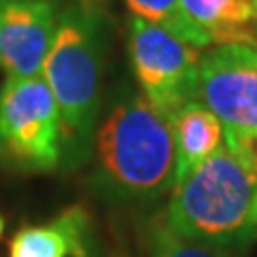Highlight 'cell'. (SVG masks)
Masks as SVG:
<instances>
[{"mask_svg":"<svg viewBox=\"0 0 257 257\" xmlns=\"http://www.w3.org/2000/svg\"><path fill=\"white\" fill-rule=\"evenodd\" d=\"M253 148L227 144L195 165L172 189L165 225L219 248H242L257 238Z\"/></svg>","mask_w":257,"mask_h":257,"instance_id":"cell-1","label":"cell"},{"mask_svg":"<svg viewBox=\"0 0 257 257\" xmlns=\"http://www.w3.org/2000/svg\"><path fill=\"white\" fill-rule=\"evenodd\" d=\"M60 159V109L43 75L7 77L0 88V165L52 172Z\"/></svg>","mask_w":257,"mask_h":257,"instance_id":"cell-4","label":"cell"},{"mask_svg":"<svg viewBox=\"0 0 257 257\" xmlns=\"http://www.w3.org/2000/svg\"><path fill=\"white\" fill-rule=\"evenodd\" d=\"M152 257H234L229 248L210 246L184 238L167 225H159L152 234Z\"/></svg>","mask_w":257,"mask_h":257,"instance_id":"cell-12","label":"cell"},{"mask_svg":"<svg viewBox=\"0 0 257 257\" xmlns=\"http://www.w3.org/2000/svg\"><path fill=\"white\" fill-rule=\"evenodd\" d=\"M88 227V214L73 206L47 225L22 227L9 242V257H69L90 242Z\"/></svg>","mask_w":257,"mask_h":257,"instance_id":"cell-9","label":"cell"},{"mask_svg":"<svg viewBox=\"0 0 257 257\" xmlns=\"http://www.w3.org/2000/svg\"><path fill=\"white\" fill-rule=\"evenodd\" d=\"M126 47L142 94L165 118L199 101V47L140 18L128 20Z\"/></svg>","mask_w":257,"mask_h":257,"instance_id":"cell-5","label":"cell"},{"mask_svg":"<svg viewBox=\"0 0 257 257\" xmlns=\"http://www.w3.org/2000/svg\"><path fill=\"white\" fill-rule=\"evenodd\" d=\"M3 231H5V219H3V214H0V236H3Z\"/></svg>","mask_w":257,"mask_h":257,"instance_id":"cell-16","label":"cell"},{"mask_svg":"<svg viewBox=\"0 0 257 257\" xmlns=\"http://www.w3.org/2000/svg\"><path fill=\"white\" fill-rule=\"evenodd\" d=\"M126 7L133 13V18L155 24L199 50L210 45V41L184 15L180 0H126Z\"/></svg>","mask_w":257,"mask_h":257,"instance_id":"cell-11","label":"cell"},{"mask_svg":"<svg viewBox=\"0 0 257 257\" xmlns=\"http://www.w3.org/2000/svg\"><path fill=\"white\" fill-rule=\"evenodd\" d=\"M189 22L210 45H257V13L253 0H180Z\"/></svg>","mask_w":257,"mask_h":257,"instance_id":"cell-8","label":"cell"},{"mask_svg":"<svg viewBox=\"0 0 257 257\" xmlns=\"http://www.w3.org/2000/svg\"><path fill=\"white\" fill-rule=\"evenodd\" d=\"M56 24L54 0H0V69L7 77L41 75Z\"/></svg>","mask_w":257,"mask_h":257,"instance_id":"cell-7","label":"cell"},{"mask_svg":"<svg viewBox=\"0 0 257 257\" xmlns=\"http://www.w3.org/2000/svg\"><path fill=\"white\" fill-rule=\"evenodd\" d=\"M176 144V182L225 144L221 120L202 101H191L172 116Z\"/></svg>","mask_w":257,"mask_h":257,"instance_id":"cell-10","label":"cell"},{"mask_svg":"<svg viewBox=\"0 0 257 257\" xmlns=\"http://www.w3.org/2000/svg\"><path fill=\"white\" fill-rule=\"evenodd\" d=\"M253 174H255V180H257V142L253 144Z\"/></svg>","mask_w":257,"mask_h":257,"instance_id":"cell-15","label":"cell"},{"mask_svg":"<svg viewBox=\"0 0 257 257\" xmlns=\"http://www.w3.org/2000/svg\"><path fill=\"white\" fill-rule=\"evenodd\" d=\"M103 20L96 9L69 7L58 15L41 75L60 109L62 155L77 161L94 142L103 79Z\"/></svg>","mask_w":257,"mask_h":257,"instance_id":"cell-3","label":"cell"},{"mask_svg":"<svg viewBox=\"0 0 257 257\" xmlns=\"http://www.w3.org/2000/svg\"><path fill=\"white\" fill-rule=\"evenodd\" d=\"M69 257H103V255H101V253H96L94 248H92V244L88 242V244H84L82 248H77L75 253H71Z\"/></svg>","mask_w":257,"mask_h":257,"instance_id":"cell-13","label":"cell"},{"mask_svg":"<svg viewBox=\"0 0 257 257\" xmlns=\"http://www.w3.org/2000/svg\"><path fill=\"white\" fill-rule=\"evenodd\" d=\"M255 221H257V195H255Z\"/></svg>","mask_w":257,"mask_h":257,"instance_id":"cell-17","label":"cell"},{"mask_svg":"<svg viewBox=\"0 0 257 257\" xmlns=\"http://www.w3.org/2000/svg\"><path fill=\"white\" fill-rule=\"evenodd\" d=\"M253 9H255V13H257V0H253Z\"/></svg>","mask_w":257,"mask_h":257,"instance_id":"cell-18","label":"cell"},{"mask_svg":"<svg viewBox=\"0 0 257 257\" xmlns=\"http://www.w3.org/2000/svg\"><path fill=\"white\" fill-rule=\"evenodd\" d=\"M103 3V0H77L79 7H86V9H96V5Z\"/></svg>","mask_w":257,"mask_h":257,"instance_id":"cell-14","label":"cell"},{"mask_svg":"<svg viewBox=\"0 0 257 257\" xmlns=\"http://www.w3.org/2000/svg\"><path fill=\"white\" fill-rule=\"evenodd\" d=\"M199 101L221 120L225 144L257 142V45H214L199 58Z\"/></svg>","mask_w":257,"mask_h":257,"instance_id":"cell-6","label":"cell"},{"mask_svg":"<svg viewBox=\"0 0 257 257\" xmlns=\"http://www.w3.org/2000/svg\"><path fill=\"white\" fill-rule=\"evenodd\" d=\"M96 176L120 199H157L176 184L170 118L144 94L118 101L94 133Z\"/></svg>","mask_w":257,"mask_h":257,"instance_id":"cell-2","label":"cell"}]
</instances>
